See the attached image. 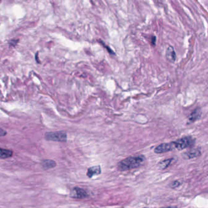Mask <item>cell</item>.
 I'll return each instance as SVG.
<instances>
[{
	"label": "cell",
	"mask_w": 208,
	"mask_h": 208,
	"mask_svg": "<svg viewBox=\"0 0 208 208\" xmlns=\"http://www.w3.org/2000/svg\"><path fill=\"white\" fill-rule=\"evenodd\" d=\"M201 155H202L201 150L199 148H192L189 150V151L185 152L182 155V156H183V158L185 160H190V159L198 157L201 156Z\"/></svg>",
	"instance_id": "cell-7"
},
{
	"label": "cell",
	"mask_w": 208,
	"mask_h": 208,
	"mask_svg": "<svg viewBox=\"0 0 208 208\" xmlns=\"http://www.w3.org/2000/svg\"><path fill=\"white\" fill-rule=\"evenodd\" d=\"M101 44L103 45V46L106 48V49L107 50V51H108L110 54H112V55H114V52L112 51V49H111L110 47L107 46H106L104 43H103V42H101Z\"/></svg>",
	"instance_id": "cell-14"
},
{
	"label": "cell",
	"mask_w": 208,
	"mask_h": 208,
	"mask_svg": "<svg viewBox=\"0 0 208 208\" xmlns=\"http://www.w3.org/2000/svg\"><path fill=\"white\" fill-rule=\"evenodd\" d=\"M18 42H19V40H11V41L9 42V44L12 46H15L18 43Z\"/></svg>",
	"instance_id": "cell-16"
},
{
	"label": "cell",
	"mask_w": 208,
	"mask_h": 208,
	"mask_svg": "<svg viewBox=\"0 0 208 208\" xmlns=\"http://www.w3.org/2000/svg\"><path fill=\"white\" fill-rule=\"evenodd\" d=\"M180 181H178L177 180L173 181L169 184V186L172 189H175V188L180 186Z\"/></svg>",
	"instance_id": "cell-13"
},
{
	"label": "cell",
	"mask_w": 208,
	"mask_h": 208,
	"mask_svg": "<svg viewBox=\"0 0 208 208\" xmlns=\"http://www.w3.org/2000/svg\"><path fill=\"white\" fill-rule=\"evenodd\" d=\"M7 135V131L2 128H0V136H4Z\"/></svg>",
	"instance_id": "cell-15"
},
{
	"label": "cell",
	"mask_w": 208,
	"mask_h": 208,
	"mask_svg": "<svg viewBox=\"0 0 208 208\" xmlns=\"http://www.w3.org/2000/svg\"><path fill=\"white\" fill-rule=\"evenodd\" d=\"M88 196L89 195L87 192L81 187H74L70 192V197L73 198L83 199L88 197Z\"/></svg>",
	"instance_id": "cell-4"
},
{
	"label": "cell",
	"mask_w": 208,
	"mask_h": 208,
	"mask_svg": "<svg viewBox=\"0 0 208 208\" xmlns=\"http://www.w3.org/2000/svg\"><path fill=\"white\" fill-rule=\"evenodd\" d=\"M156 37L155 36H153L152 37V39H151V43H152V45L153 46H155V44H156Z\"/></svg>",
	"instance_id": "cell-17"
},
{
	"label": "cell",
	"mask_w": 208,
	"mask_h": 208,
	"mask_svg": "<svg viewBox=\"0 0 208 208\" xmlns=\"http://www.w3.org/2000/svg\"><path fill=\"white\" fill-rule=\"evenodd\" d=\"M13 152L10 150L0 148V159H7L12 157Z\"/></svg>",
	"instance_id": "cell-11"
},
{
	"label": "cell",
	"mask_w": 208,
	"mask_h": 208,
	"mask_svg": "<svg viewBox=\"0 0 208 208\" xmlns=\"http://www.w3.org/2000/svg\"><path fill=\"white\" fill-rule=\"evenodd\" d=\"M172 208V207H166V208Z\"/></svg>",
	"instance_id": "cell-18"
},
{
	"label": "cell",
	"mask_w": 208,
	"mask_h": 208,
	"mask_svg": "<svg viewBox=\"0 0 208 208\" xmlns=\"http://www.w3.org/2000/svg\"><path fill=\"white\" fill-rule=\"evenodd\" d=\"M173 150H175V146L173 142H170L168 143H163L157 146L154 149V152L157 154H160L166 153Z\"/></svg>",
	"instance_id": "cell-5"
},
{
	"label": "cell",
	"mask_w": 208,
	"mask_h": 208,
	"mask_svg": "<svg viewBox=\"0 0 208 208\" xmlns=\"http://www.w3.org/2000/svg\"><path fill=\"white\" fill-rule=\"evenodd\" d=\"M202 114V110L200 108H197L195 109L188 116L187 118V123L188 124H192L198 119H200Z\"/></svg>",
	"instance_id": "cell-6"
},
{
	"label": "cell",
	"mask_w": 208,
	"mask_h": 208,
	"mask_svg": "<svg viewBox=\"0 0 208 208\" xmlns=\"http://www.w3.org/2000/svg\"><path fill=\"white\" fill-rule=\"evenodd\" d=\"M41 166L43 169L48 170L56 166L57 163L55 161L52 160H44L41 162Z\"/></svg>",
	"instance_id": "cell-10"
},
{
	"label": "cell",
	"mask_w": 208,
	"mask_h": 208,
	"mask_svg": "<svg viewBox=\"0 0 208 208\" xmlns=\"http://www.w3.org/2000/svg\"><path fill=\"white\" fill-rule=\"evenodd\" d=\"M166 58L167 60L171 63H174L177 59V54L173 46H168L166 52Z\"/></svg>",
	"instance_id": "cell-8"
},
{
	"label": "cell",
	"mask_w": 208,
	"mask_h": 208,
	"mask_svg": "<svg viewBox=\"0 0 208 208\" xmlns=\"http://www.w3.org/2000/svg\"></svg>",
	"instance_id": "cell-19"
},
{
	"label": "cell",
	"mask_w": 208,
	"mask_h": 208,
	"mask_svg": "<svg viewBox=\"0 0 208 208\" xmlns=\"http://www.w3.org/2000/svg\"><path fill=\"white\" fill-rule=\"evenodd\" d=\"M145 161L146 158L143 155L129 156L119 162L117 167L119 171L129 170L141 166L143 165Z\"/></svg>",
	"instance_id": "cell-1"
},
{
	"label": "cell",
	"mask_w": 208,
	"mask_h": 208,
	"mask_svg": "<svg viewBox=\"0 0 208 208\" xmlns=\"http://www.w3.org/2000/svg\"><path fill=\"white\" fill-rule=\"evenodd\" d=\"M173 142L175 146V149L178 150H183L187 148L192 147L194 146L195 143V139L190 136H187Z\"/></svg>",
	"instance_id": "cell-2"
},
{
	"label": "cell",
	"mask_w": 208,
	"mask_h": 208,
	"mask_svg": "<svg viewBox=\"0 0 208 208\" xmlns=\"http://www.w3.org/2000/svg\"><path fill=\"white\" fill-rule=\"evenodd\" d=\"M67 138V133L64 131L47 132L44 135L45 139L49 141L66 142Z\"/></svg>",
	"instance_id": "cell-3"
},
{
	"label": "cell",
	"mask_w": 208,
	"mask_h": 208,
	"mask_svg": "<svg viewBox=\"0 0 208 208\" xmlns=\"http://www.w3.org/2000/svg\"><path fill=\"white\" fill-rule=\"evenodd\" d=\"M172 160H173V158L164 160L158 163V167L161 170H164L170 165Z\"/></svg>",
	"instance_id": "cell-12"
},
{
	"label": "cell",
	"mask_w": 208,
	"mask_h": 208,
	"mask_svg": "<svg viewBox=\"0 0 208 208\" xmlns=\"http://www.w3.org/2000/svg\"><path fill=\"white\" fill-rule=\"evenodd\" d=\"M102 170L100 166H95L88 168L86 173V175L88 178H91L94 176L99 175L101 173Z\"/></svg>",
	"instance_id": "cell-9"
}]
</instances>
